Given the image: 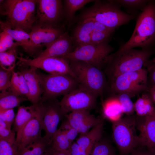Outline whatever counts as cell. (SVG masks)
Listing matches in <instances>:
<instances>
[{
	"mask_svg": "<svg viewBox=\"0 0 155 155\" xmlns=\"http://www.w3.org/2000/svg\"><path fill=\"white\" fill-rule=\"evenodd\" d=\"M153 51L148 49L117 50L106 59L103 68L107 82L125 73L137 71L147 63Z\"/></svg>",
	"mask_w": 155,
	"mask_h": 155,
	"instance_id": "cell-1",
	"label": "cell"
},
{
	"mask_svg": "<svg viewBox=\"0 0 155 155\" xmlns=\"http://www.w3.org/2000/svg\"><path fill=\"white\" fill-rule=\"evenodd\" d=\"M1 1L0 12L6 17L7 20L5 22L12 28L28 33L30 32L36 20L35 12L36 0Z\"/></svg>",
	"mask_w": 155,
	"mask_h": 155,
	"instance_id": "cell-2",
	"label": "cell"
},
{
	"mask_svg": "<svg viewBox=\"0 0 155 155\" xmlns=\"http://www.w3.org/2000/svg\"><path fill=\"white\" fill-rule=\"evenodd\" d=\"M91 6L84 10L80 20L90 19L113 30L128 23L135 17L122 11L113 0H95Z\"/></svg>",
	"mask_w": 155,
	"mask_h": 155,
	"instance_id": "cell-3",
	"label": "cell"
},
{
	"mask_svg": "<svg viewBox=\"0 0 155 155\" xmlns=\"http://www.w3.org/2000/svg\"><path fill=\"white\" fill-rule=\"evenodd\" d=\"M155 40V3L148 1L139 16L133 34L128 41L118 50L137 47L149 49Z\"/></svg>",
	"mask_w": 155,
	"mask_h": 155,
	"instance_id": "cell-4",
	"label": "cell"
},
{
	"mask_svg": "<svg viewBox=\"0 0 155 155\" xmlns=\"http://www.w3.org/2000/svg\"><path fill=\"white\" fill-rule=\"evenodd\" d=\"M69 61L71 70L79 84L98 96H102L108 90L107 79L102 70L83 61Z\"/></svg>",
	"mask_w": 155,
	"mask_h": 155,
	"instance_id": "cell-5",
	"label": "cell"
},
{
	"mask_svg": "<svg viewBox=\"0 0 155 155\" xmlns=\"http://www.w3.org/2000/svg\"><path fill=\"white\" fill-rule=\"evenodd\" d=\"M148 71L141 69L120 74L107 82L108 90L114 94L125 93L131 98L148 91Z\"/></svg>",
	"mask_w": 155,
	"mask_h": 155,
	"instance_id": "cell-6",
	"label": "cell"
},
{
	"mask_svg": "<svg viewBox=\"0 0 155 155\" xmlns=\"http://www.w3.org/2000/svg\"><path fill=\"white\" fill-rule=\"evenodd\" d=\"M136 116L126 115L113 123V137L120 155H127L140 145Z\"/></svg>",
	"mask_w": 155,
	"mask_h": 155,
	"instance_id": "cell-7",
	"label": "cell"
},
{
	"mask_svg": "<svg viewBox=\"0 0 155 155\" xmlns=\"http://www.w3.org/2000/svg\"><path fill=\"white\" fill-rule=\"evenodd\" d=\"M37 73L42 90L40 102L63 96L77 87L79 84L73 76L66 74H45Z\"/></svg>",
	"mask_w": 155,
	"mask_h": 155,
	"instance_id": "cell-8",
	"label": "cell"
},
{
	"mask_svg": "<svg viewBox=\"0 0 155 155\" xmlns=\"http://www.w3.org/2000/svg\"><path fill=\"white\" fill-rule=\"evenodd\" d=\"M108 42L90 43L78 46L63 57L69 61L87 63L102 70L108 57L114 50Z\"/></svg>",
	"mask_w": 155,
	"mask_h": 155,
	"instance_id": "cell-9",
	"label": "cell"
},
{
	"mask_svg": "<svg viewBox=\"0 0 155 155\" xmlns=\"http://www.w3.org/2000/svg\"><path fill=\"white\" fill-rule=\"evenodd\" d=\"M98 97L93 92L79 84L76 88L63 96L60 104L66 115L76 111H90L96 108Z\"/></svg>",
	"mask_w": 155,
	"mask_h": 155,
	"instance_id": "cell-10",
	"label": "cell"
},
{
	"mask_svg": "<svg viewBox=\"0 0 155 155\" xmlns=\"http://www.w3.org/2000/svg\"><path fill=\"white\" fill-rule=\"evenodd\" d=\"M17 59L18 64L20 66L33 67L41 69L49 74H68L75 78L69 60L63 57H35L30 59L20 55L18 57Z\"/></svg>",
	"mask_w": 155,
	"mask_h": 155,
	"instance_id": "cell-11",
	"label": "cell"
},
{
	"mask_svg": "<svg viewBox=\"0 0 155 155\" xmlns=\"http://www.w3.org/2000/svg\"><path fill=\"white\" fill-rule=\"evenodd\" d=\"M39 103L42 111V129L45 132L44 136L51 140L57 130L60 122L65 118L66 114L57 98Z\"/></svg>",
	"mask_w": 155,
	"mask_h": 155,
	"instance_id": "cell-12",
	"label": "cell"
},
{
	"mask_svg": "<svg viewBox=\"0 0 155 155\" xmlns=\"http://www.w3.org/2000/svg\"><path fill=\"white\" fill-rule=\"evenodd\" d=\"M36 5L38 24L58 27L57 24L64 16L61 0H37Z\"/></svg>",
	"mask_w": 155,
	"mask_h": 155,
	"instance_id": "cell-13",
	"label": "cell"
},
{
	"mask_svg": "<svg viewBox=\"0 0 155 155\" xmlns=\"http://www.w3.org/2000/svg\"><path fill=\"white\" fill-rule=\"evenodd\" d=\"M136 123L140 144L155 152V110L146 116H136Z\"/></svg>",
	"mask_w": 155,
	"mask_h": 155,
	"instance_id": "cell-14",
	"label": "cell"
},
{
	"mask_svg": "<svg viewBox=\"0 0 155 155\" xmlns=\"http://www.w3.org/2000/svg\"><path fill=\"white\" fill-rule=\"evenodd\" d=\"M65 117L71 126L78 131L80 135L86 134L103 121L91 114L90 111L86 110L71 112L66 115Z\"/></svg>",
	"mask_w": 155,
	"mask_h": 155,
	"instance_id": "cell-15",
	"label": "cell"
},
{
	"mask_svg": "<svg viewBox=\"0 0 155 155\" xmlns=\"http://www.w3.org/2000/svg\"><path fill=\"white\" fill-rule=\"evenodd\" d=\"M75 47L71 36L68 32H65L35 57H63L73 51Z\"/></svg>",
	"mask_w": 155,
	"mask_h": 155,
	"instance_id": "cell-16",
	"label": "cell"
},
{
	"mask_svg": "<svg viewBox=\"0 0 155 155\" xmlns=\"http://www.w3.org/2000/svg\"><path fill=\"white\" fill-rule=\"evenodd\" d=\"M64 32L58 27L38 24L33 26L29 33L31 40L38 49L51 44Z\"/></svg>",
	"mask_w": 155,
	"mask_h": 155,
	"instance_id": "cell-17",
	"label": "cell"
},
{
	"mask_svg": "<svg viewBox=\"0 0 155 155\" xmlns=\"http://www.w3.org/2000/svg\"><path fill=\"white\" fill-rule=\"evenodd\" d=\"M21 67L19 71L24 76L29 90L27 98L32 104H37L40 101L42 94L38 69L32 67Z\"/></svg>",
	"mask_w": 155,
	"mask_h": 155,
	"instance_id": "cell-18",
	"label": "cell"
},
{
	"mask_svg": "<svg viewBox=\"0 0 155 155\" xmlns=\"http://www.w3.org/2000/svg\"><path fill=\"white\" fill-rule=\"evenodd\" d=\"M41 108L38 103L37 111L24 128L18 144V151L35 140L41 137L42 129L41 122Z\"/></svg>",
	"mask_w": 155,
	"mask_h": 155,
	"instance_id": "cell-19",
	"label": "cell"
},
{
	"mask_svg": "<svg viewBox=\"0 0 155 155\" xmlns=\"http://www.w3.org/2000/svg\"><path fill=\"white\" fill-rule=\"evenodd\" d=\"M0 25L2 30L9 34L27 53L32 55L38 51L39 49L32 41L29 33L22 30L12 28L5 22L1 21Z\"/></svg>",
	"mask_w": 155,
	"mask_h": 155,
	"instance_id": "cell-20",
	"label": "cell"
},
{
	"mask_svg": "<svg viewBox=\"0 0 155 155\" xmlns=\"http://www.w3.org/2000/svg\"><path fill=\"white\" fill-rule=\"evenodd\" d=\"M38 103L29 106H22L18 107L13 123V130L16 133V140L18 144L24 128L36 113Z\"/></svg>",
	"mask_w": 155,
	"mask_h": 155,
	"instance_id": "cell-21",
	"label": "cell"
},
{
	"mask_svg": "<svg viewBox=\"0 0 155 155\" xmlns=\"http://www.w3.org/2000/svg\"><path fill=\"white\" fill-rule=\"evenodd\" d=\"M94 32V21L91 19L80 20L71 36L75 48L90 44Z\"/></svg>",
	"mask_w": 155,
	"mask_h": 155,
	"instance_id": "cell-22",
	"label": "cell"
},
{
	"mask_svg": "<svg viewBox=\"0 0 155 155\" xmlns=\"http://www.w3.org/2000/svg\"><path fill=\"white\" fill-rule=\"evenodd\" d=\"M103 126V121L86 134L80 135L75 142L78 148L90 155L95 145L102 137Z\"/></svg>",
	"mask_w": 155,
	"mask_h": 155,
	"instance_id": "cell-23",
	"label": "cell"
},
{
	"mask_svg": "<svg viewBox=\"0 0 155 155\" xmlns=\"http://www.w3.org/2000/svg\"><path fill=\"white\" fill-rule=\"evenodd\" d=\"M102 106L103 117L113 123L121 118L123 113L116 94H113L105 100Z\"/></svg>",
	"mask_w": 155,
	"mask_h": 155,
	"instance_id": "cell-24",
	"label": "cell"
},
{
	"mask_svg": "<svg viewBox=\"0 0 155 155\" xmlns=\"http://www.w3.org/2000/svg\"><path fill=\"white\" fill-rule=\"evenodd\" d=\"M51 140L44 135L31 142L19 150V155H43L49 145Z\"/></svg>",
	"mask_w": 155,
	"mask_h": 155,
	"instance_id": "cell-25",
	"label": "cell"
},
{
	"mask_svg": "<svg viewBox=\"0 0 155 155\" xmlns=\"http://www.w3.org/2000/svg\"><path fill=\"white\" fill-rule=\"evenodd\" d=\"M28 100L26 97L18 95L9 88L0 93V110L13 108Z\"/></svg>",
	"mask_w": 155,
	"mask_h": 155,
	"instance_id": "cell-26",
	"label": "cell"
},
{
	"mask_svg": "<svg viewBox=\"0 0 155 155\" xmlns=\"http://www.w3.org/2000/svg\"><path fill=\"white\" fill-rule=\"evenodd\" d=\"M154 104L148 93L143 94L134 103L136 115L144 116L151 114L155 110Z\"/></svg>",
	"mask_w": 155,
	"mask_h": 155,
	"instance_id": "cell-27",
	"label": "cell"
},
{
	"mask_svg": "<svg viewBox=\"0 0 155 155\" xmlns=\"http://www.w3.org/2000/svg\"><path fill=\"white\" fill-rule=\"evenodd\" d=\"M9 88L16 94L27 98L28 88L24 76L19 71H13Z\"/></svg>",
	"mask_w": 155,
	"mask_h": 155,
	"instance_id": "cell-28",
	"label": "cell"
},
{
	"mask_svg": "<svg viewBox=\"0 0 155 155\" xmlns=\"http://www.w3.org/2000/svg\"><path fill=\"white\" fill-rule=\"evenodd\" d=\"M93 0H65L64 1L63 11L66 20L72 21L76 11L86 4L93 2Z\"/></svg>",
	"mask_w": 155,
	"mask_h": 155,
	"instance_id": "cell-29",
	"label": "cell"
},
{
	"mask_svg": "<svg viewBox=\"0 0 155 155\" xmlns=\"http://www.w3.org/2000/svg\"><path fill=\"white\" fill-rule=\"evenodd\" d=\"M72 143L63 131L58 129L52 137L49 147L55 150L65 151L69 149Z\"/></svg>",
	"mask_w": 155,
	"mask_h": 155,
	"instance_id": "cell-30",
	"label": "cell"
},
{
	"mask_svg": "<svg viewBox=\"0 0 155 155\" xmlns=\"http://www.w3.org/2000/svg\"><path fill=\"white\" fill-rule=\"evenodd\" d=\"M90 155H120L110 141L102 136L94 146Z\"/></svg>",
	"mask_w": 155,
	"mask_h": 155,
	"instance_id": "cell-31",
	"label": "cell"
},
{
	"mask_svg": "<svg viewBox=\"0 0 155 155\" xmlns=\"http://www.w3.org/2000/svg\"><path fill=\"white\" fill-rule=\"evenodd\" d=\"M16 47L0 53V67L7 69H14L17 59Z\"/></svg>",
	"mask_w": 155,
	"mask_h": 155,
	"instance_id": "cell-32",
	"label": "cell"
},
{
	"mask_svg": "<svg viewBox=\"0 0 155 155\" xmlns=\"http://www.w3.org/2000/svg\"><path fill=\"white\" fill-rule=\"evenodd\" d=\"M116 94L121 104L123 113L127 115H133L135 111L134 104L130 96L125 93Z\"/></svg>",
	"mask_w": 155,
	"mask_h": 155,
	"instance_id": "cell-33",
	"label": "cell"
},
{
	"mask_svg": "<svg viewBox=\"0 0 155 155\" xmlns=\"http://www.w3.org/2000/svg\"><path fill=\"white\" fill-rule=\"evenodd\" d=\"M2 31L0 34V53L19 46L9 34L6 31Z\"/></svg>",
	"mask_w": 155,
	"mask_h": 155,
	"instance_id": "cell-34",
	"label": "cell"
},
{
	"mask_svg": "<svg viewBox=\"0 0 155 155\" xmlns=\"http://www.w3.org/2000/svg\"><path fill=\"white\" fill-rule=\"evenodd\" d=\"M0 155H19L17 143H11L0 139Z\"/></svg>",
	"mask_w": 155,
	"mask_h": 155,
	"instance_id": "cell-35",
	"label": "cell"
},
{
	"mask_svg": "<svg viewBox=\"0 0 155 155\" xmlns=\"http://www.w3.org/2000/svg\"><path fill=\"white\" fill-rule=\"evenodd\" d=\"M14 69H7L0 67V90L9 88Z\"/></svg>",
	"mask_w": 155,
	"mask_h": 155,
	"instance_id": "cell-36",
	"label": "cell"
},
{
	"mask_svg": "<svg viewBox=\"0 0 155 155\" xmlns=\"http://www.w3.org/2000/svg\"><path fill=\"white\" fill-rule=\"evenodd\" d=\"M15 133L8 127L4 121L0 119V139L11 143L16 142Z\"/></svg>",
	"mask_w": 155,
	"mask_h": 155,
	"instance_id": "cell-37",
	"label": "cell"
},
{
	"mask_svg": "<svg viewBox=\"0 0 155 155\" xmlns=\"http://www.w3.org/2000/svg\"><path fill=\"white\" fill-rule=\"evenodd\" d=\"M119 6H122L130 9L143 8L145 7L149 1L142 0H113Z\"/></svg>",
	"mask_w": 155,
	"mask_h": 155,
	"instance_id": "cell-38",
	"label": "cell"
},
{
	"mask_svg": "<svg viewBox=\"0 0 155 155\" xmlns=\"http://www.w3.org/2000/svg\"><path fill=\"white\" fill-rule=\"evenodd\" d=\"M113 33L94 32L91 36L90 43L97 44L108 42Z\"/></svg>",
	"mask_w": 155,
	"mask_h": 155,
	"instance_id": "cell-39",
	"label": "cell"
},
{
	"mask_svg": "<svg viewBox=\"0 0 155 155\" xmlns=\"http://www.w3.org/2000/svg\"><path fill=\"white\" fill-rule=\"evenodd\" d=\"M15 117L13 108L0 110V119L4 121L10 128L13 123Z\"/></svg>",
	"mask_w": 155,
	"mask_h": 155,
	"instance_id": "cell-40",
	"label": "cell"
},
{
	"mask_svg": "<svg viewBox=\"0 0 155 155\" xmlns=\"http://www.w3.org/2000/svg\"><path fill=\"white\" fill-rule=\"evenodd\" d=\"M127 155H155V152L140 144Z\"/></svg>",
	"mask_w": 155,
	"mask_h": 155,
	"instance_id": "cell-41",
	"label": "cell"
},
{
	"mask_svg": "<svg viewBox=\"0 0 155 155\" xmlns=\"http://www.w3.org/2000/svg\"><path fill=\"white\" fill-rule=\"evenodd\" d=\"M94 21V32H104L113 34L114 33L115 30L107 27L100 22Z\"/></svg>",
	"mask_w": 155,
	"mask_h": 155,
	"instance_id": "cell-42",
	"label": "cell"
},
{
	"mask_svg": "<svg viewBox=\"0 0 155 155\" xmlns=\"http://www.w3.org/2000/svg\"><path fill=\"white\" fill-rule=\"evenodd\" d=\"M147 70L149 73L151 85L155 84V62L150 63L148 65Z\"/></svg>",
	"mask_w": 155,
	"mask_h": 155,
	"instance_id": "cell-43",
	"label": "cell"
},
{
	"mask_svg": "<svg viewBox=\"0 0 155 155\" xmlns=\"http://www.w3.org/2000/svg\"><path fill=\"white\" fill-rule=\"evenodd\" d=\"M63 131L68 139L72 142L77 137L78 134H79L77 130L73 127L68 130Z\"/></svg>",
	"mask_w": 155,
	"mask_h": 155,
	"instance_id": "cell-44",
	"label": "cell"
},
{
	"mask_svg": "<svg viewBox=\"0 0 155 155\" xmlns=\"http://www.w3.org/2000/svg\"><path fill=\"white\" fill-rule=\"evenodd\" d=\"M51 155H67L69 153V150L65 151H57L52 150L49 146L47 149Z\"/></svg>",
	"mask_w": 155,
	"mask_h": 155,
	"instance_id": "cell-45",
	"label": "cell"
},
{
	"mask_svg": "<svg viewBox=\"0 0 155 155\" xmlns=\"http://www.w3.org/2000/svg\"><path fill=\"white\" fill-rule=\"evenodd\" d=\"M148 89L155 91V84L150 85V86H149Z\"/></svg>",
	"mask_w": 155,
	"mask_h": 155,
	"instance_id": "cell-46",
	"label": "cell"
},
{
	"mask_svg": "<svg viewBox=\"0 0 155 155\" xmlns=\"http://www.w3.org/2000/svg\"><path fill=\"white\" fill-rule=\"evenodd\" d=\"M43 155H51V153L47 150L46 152L43 154Z\"/></svg>",
	"mask_w": 155,
	"mask_h": 155,
	"instance_id": "cell-47",
	"label": "cell"
},
{
	"mask_svg": "<svg viewBox=\"0 0 155 155\" xmlns=\"http://www.w3.org/2000/svg\"><path fill=\"white\" fill-rule=\"evenodd\" d=\"M67 155H71L70 154L69 152V153Z\"/></svg>",
	"mask_w": 155,
	"mask_h": 155,
	"instance_id": "cell-48",
	"label": "cell"
}]
</instances>
